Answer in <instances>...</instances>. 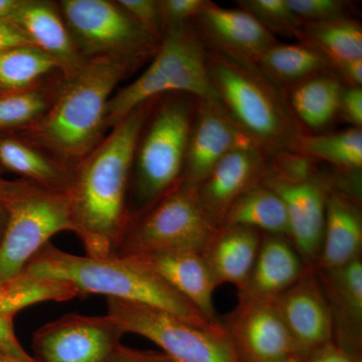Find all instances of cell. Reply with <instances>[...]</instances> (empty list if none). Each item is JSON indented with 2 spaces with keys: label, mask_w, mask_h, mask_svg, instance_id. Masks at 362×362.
Returning a JSON list of instances; mask_svg holds the SVG:
<instances>
[{
  "label": "cell",
  "mask_w": 362,
  "mask_h": 362,
  "mask_svg": "<svg viewBox=\"0 0 362 362\" xmlns=\"http://www.w3.org/2000/svg\"><path fill=\"white\" fill-rule=\"evenodd\" d=\"M199 100H171L159 109L136 148L135 202L146 211L182 180Z\"/></svg>",
  "instance_id": "cell-7"
},
{
  "label": "cell",
  "mask_w": 362,
  "mask_h": 362,
  "mask_svg": "<svg viewBox=\"0 0 362 362\" xmlns=\"http://www.w3.org/2000/svg\"><path fill=\"white\" fill-rule=\"evenodd\" d=\"M314 270L329 306L333 341L362 356L361 258L339 268Z\"/></svg>",
  "instance_id": "cell-18"
},
{
  "label": "cell",
  "mask_w": 362,
  "mask_h": 362,
  "mask_svg": "<svg viewBox=\"0 0 362 362\" xmlns=\"http://www.w3.org/2000/svg\"><path fill=\"white\" fill-rule=\"evenodd\" d=\"M18 4L20 0H0V20H6Z\"/></svg>",
  "instance_id": "cell-43"
},
{
  "label": "cell",
  "mask_w": 362,
  "mask_h": 362,
  "mask_svg": "<svg viewBox=\"0 0 362 362\" xmlns=\"http://www.w3.org/2000/svg\"><path fill=\"white\" fill-rule=\"evenodd\" d=\"M296 152L346 170H358L362 168L361 129L354 127L332 134H302Z\"/></svg>",
  "instance_id": "cell-30"
},
{
  "label": "cell",
  "mask_w": 362,
  "mask_h": 362,
  "mask_svg": "<svg viewBox=\"0 0 362 362\" xmlns=\"http://www.w3.org/2000/svg\"><path fill=\"white\" fill-rule=\"evenodd\" d=\"M207 68L221 106L243 134L264 153L296 152L301 131L277 85L256 64L211 49Z\"/></svg>",
  "instance_id": "cell-4"
},
{
  "label": "cell",
  "mask_w": 362,
  "mask_h": 362,
  "mask_svg": "<svg viewBox=\"0 0 362 362\" xmlns=\"http://www.w3.org/2000/svg\"><path fill=\"white\" fill-rule=\"evenodd\" d=\"M306 362H362V356L343 349L332 340L313 350Z\"/></svg>",
  "instance_id": "cell-39"
},
{
  "label": "cell",
  "mask_w": 362,
  "mask_h": 362,
  "mask_svg": "<svg viewBox=\"0 0 362 362\" xmlns=\"http://www.w3.org/2000/svg\"><path fill=\"white\" fill-rule=\"evenodd\" d=\"M304 39L320 49L334 64L362 59L361 23L345 18L326 23L303 25Z\"/></svg>",
  "instance_id": "cell-28"
},
{
  "label": "cell",
  "mask_w": 362,
  "mask_h": 362,
  "mask_svg": "<svg viewBox=\"0 0 362 362\" xmlns=\"http://www.w3.org/2000/svg\"><path fill=\"white\" fill-rule=\"evenodd\" d=\"M117 4L154 39H160L162 25L160 1L120 0Z\"/></svg>",
  "instance_id": "cell-35"
},
{
  "label": "cell",
  "mask_w": 362,
  "mask_h": 362,
  "mask_svg": "<svg viewBox=\"0 0 362 362\" xmlns=\"http://www.w3.org/2000/svg\"><path fill=\"white\" fill-rule=\"evenodd\" d=\"M7 20L13 23L30 45L51 57L65 78L75 74L86 59L71 37L65 21L51 4L20 0Z\"/></svg>",
  "instance_id": "cell-19"
},
{
  "label": "cell",
  "mask_w": 362,
  "mask_h": 362,
  "mask_svg": "<svg viewBox=\"0 0 362 362\" xmlns=\"http://www.w3.org/2000/svg\"><path fill=\"white\" fill-rule=\"evenodd\" d=\"M263 233L243 226H221L202 251L218 285L244 291L256 261Z\"/></svg>",
  "instance_id": "cell-22"
},
{
  "label": "cell",
  "mask_w": 362,
  "mask_h": 362,
  "mask_svg": "<svg viewBox=\"0 0 362 362\" xmlns=\"http://www.w3.org/2000/svg\"><path fill=\"white\" fill-rule=\"evenodd\" d=\"M77 296H80L78 290L71 283L23 271L0 285V313L13 318L25 307L45 301H66Z\"/></svg>",
  "instance_id": "cell-27"
},
{
  "label": "cell",
  "mask_w": 362,
  "mask_h": 362,
  "mask_svg": "<svg viewBox=\"0 0 362 362\" xmlns=\"http://www.w3.org/2000/svg\"><path fill=\"white\" fill-rule=\"evenodd\" d=\"M62 13L85 58L115 54L137 61L156 52L157 40L118 4L106 0H64Z\"/></svg>",
  "instance_id": "cell-10"
},
{
  "label": "cell",
  "mask_w": 362,
  "mask_h": 362,
  "mask_svg": "<svg viewBox=\"0 0 362 362\" xmlns=\"http://www.w3.org/2000/svg\"><path fill=\"white\" fill-rule=\"evenodd\" d=\"M0 362H23L18 361V359L11 358V357L4 356L0 354Z\"/></svg>",
  "instance_id": "cell-46"
},
{
  "label": "cell",
  "mask_w": 362,
  "mask_h": 362,
  "mask_svg": "<svg viewBox=\"0 0 362 362\" xmlns=\"http://www.w3.org/2000/svg\"><path fill=\"white\" fill-rule=\"evenodd\" d=\"M252 63L272 82L292 84L328 73L332 64L320 49L310 44H275L266 49Z\"/></svg>",
  "instance_id": "cell-24"
},
{
  "label": "cell",
  "mask_w": 362,
  "mask_h": 362,
  "mask_svg": "<svg viewBox=\"0 0 362 362\" xmlns=\"http://www.w3.org/2000/svg\"><path fill=\"white\" fill-rule=\"evenodd\" d=\"M287 4L303 25L345 18L349 6V2L341 0H287Z\"/></svg>",
  "instance_id": "cell-34"
},
{
  "label": "cell",
  "mask_w": 362,
  "mask_h": 362,
  "mask_svg": "<svg viewBox=\"0 0 362 362\" xmlns=\"http://www.w3.org/2000/svg\"><path fill=\"white\" fill-rule=\"evenodd\" d=\"M263 182L282 199L289 240L306 265H314L322 246L328 189L315 178L286 181L266 173Z\"/></svg>",
  "instance_id": "cell-15"
},
{
  "label": "cell",
  "mask_w": 362,
  "mask_h": 362,
  "mask_svg": "<svg viewBox=\"0 0 362 362\" xmlns=\"http://www.w3.org/2000/svg\"><path fill=\"white\" fill-rule=\"evenodd\" d=\"M102 362H175L164 352L130 349L120 344Z\"/></svg>",
  "instance_id": "cell-38"
},
{
  "label": "cell",
  "mask_w": 362,
  "mask_h": 362,
  "mask_svg": "<svg viewBox=\"0 0 362 362\" xmlns=\"http://www.w3.org/2000/svg\"><path fill=\"white\" fill-rule=\"evenodd\" d=\"M6 181L2 180L1 178H0V237H1L2 228H4V192H6Z\"/></svg>",
  "instance_id": "cell-44"
},
{
  "label": "cell",
  "mask_w": 362,
  "mask_h": 362,
  "mask_svg": "<svg viewBox=\"0 0 362 362\" xmlns=\"http://www.w3.org/2000/svg\"><path fill=\"white\" fill-rule=\"evenodd\" d=\"M30 45L20 28L9 20H0V52L18 45Z\"/></svg>",
  "instance_id": "cell-41"
},
{
  "label": "cell",
  "mask_w": 362,
  "mask_h": 362,
  "mask_svg": "<svg viewBox=\"0 0 362 362\" xmlns=\"http://www.w3.org/2000/svg\"><path fill=\"white\" fill-rule=\"evenodd\" d=\"M49 105L39 90L26 89L0 94V130L35 124L45 115Z\"/></svg>",
  "instance_id": "cell-32"
},
{
  "label": "cell",
  "mask_w": 362,
  "mask_h": 362,
  "mask_svg": "<svg viewBox=\"0 0 362 362\" xmlns=\"http://www.w3.org/2000/svg\"><path fill=\"white\" fill-rule=\"evenodd\" d=\"M250 142L218 102L199 101L188 141L183 182L199 187L226 154Z\"/></svg>",
  "instance_id": "cell-16"
},
{
  "label": "cell",
  "mask_w": 362,
  "mask_h": 362,
  "mask_svg": "<svg viewBox=\"0 0 362 362\" xmlns=\"http://www.w3.org/2000/svg\"><path fill=\"white\" fill-rule=\"evenodd\" d=\"M59 69L58 64L33 45H18L0 52V90L30 89L45 74Z\"/></svg>",
  "instance_id": "cell-29"
},
{
  "label": "cell",
  "mask_w": 362,
  "mask_h": 362,
  "mask_svg": "<svg viewBox=\"0 0 362 362\" xmlns=\"http://www.w3.org/2000/svg\"><path fill=\"white\" fill-rule=\"evenodd\" d=\"M276 362H306V358H304V357H301L299 356H292L289 357H286V358L281 359V361H278Z\"/></svg>",
  "instance_id": "cell-45"
},
{
  "label": "cell",
  "mask_w": 362,
  "mask_h": 362,
  "mask_svg": "<svg viewBox=\"0 0 362 362\" xmlns=\"http://www.w3.org/2000/svg\"><path fill=\"white\" fill-rule=\"evenodd\" d=\"M0 237V285L21 274L56 233L74 232L66 188L6 181Z\"/></svg>",
  "instance_id": "cell-6"
},
{
  "label": "cell",
  "mask_w": 362,
  "mask_h": 362,
  "mask_svg": "<svg viewBox=\"0 0 362 362\" xmlns=\"http://www.w3.org/2000/svg\"><path fill=\"white\" fill-rule=\"evenodd\" d=\"M362 218L358 202L349 194L328 190L322 246L313 266L330 270L361 258Z\"/></svg>",
  "instance_id": "cell-21"
},
{
  "label": "cell",
  "mask_w": 362,
  "mask_h": 362,
  "mask_svg": "<svg viewBox=\"0 0 362 362\" xmlns=\"http://www.w3.org/2000/svg\"><path fill=\"white\" fill-rule=\"evenodd\" d=\"M218 228L202 206L197 187L181 180L129 221L115 256L133 257L165 250L202 252Z\"/></svg>",
  "instance_id": "cell-8"
},
{
  "label": "cell",
  "mask_w": 362,
  "mask_h": 362,
  "mask_svg": "<svg viewBox=\"0 0 362 362\" xmlns=\"http://www.w3.org/2000/svg\"><path fill=\"white\" fill-rule=\"evenodd\" d=\"M289 331L299 356L306 358L313 350L333 340L329 306L313 267L274 299Z\"/></svg>",
  "instance_id": "cell-13"
},
{
  "label": "cell",
  "mask_w": 362,
  "mask_h": 362,
  "mask_svg": "<svg viewBox=\"0 0 362 362\" xmlns=\"http://www.w3.org/2000/svg\"><path fill=\"white\" fill-rule=\"evenodd\" d=\"M0 163L7 170L45 187L66 188L68 185L56 164L21 140L0 138Z\"/></svg>",
  "instance_id": "cell-31"
},
{
  "label": "cell",
  "mask_w": 362,
  "mask_h": 362,
  "mask_svg": "<svg viewBox=\"0 0 362 362\" xmlns=\"http://www.w3.org/2000/svg\"><path fill=\"white\" fill-rule=\"evenodd\" d=\"M23 271L75 286L78 295L98 294L148 305L185 322L223 335L187 298L132 257L93 258L62 251L51 243L40 250Z\"/></svg>",
  "instance_id": "cell-2"
},
{
  "label": "cell",
  "mask_w": 362,
  "mask_h": 362,
  "mask_svg": "<svg viewBox=\"0 0 362 362\" xmlns=\"http://www.w3.org/2000/svg\"><path fill=\"white\" fill-rule=\"evenodd\" d=\"M240 8L252 14L272 33H289L303 37V23L293 13L287 0H246Z\"/></svg>",
  "instance_id": "cell-33"
},
{
  "label": "cell",
  "mask_w": 362,
  "mask_h": 362,
  "mask_svg": "<svg viewBox=\"0 0 362 362\" xmlns=\"http://www.w3.org/2000/svg\"><path fill=\"white\" fill-rule=\"evenodd\" d=\"M343 89L334 76L321 74L293 86L288 106L306 127L322 129L339 113Z\"/></svg>",
  "instance_id": "cell-26"
},
{
  "label": "cell",
  "mask_w": 362,
  "mask_h": 362,
  "mask_svg": "<svg viewBox=\"0 0 362 362\" xmlns=\"http://www.w3.org/2000/svg\"><path fill=\"white\" fill-rule=\"evenodd\" d=\"M132 258L160 276L173 289L194 305L209 322L221 327L214 303V291L220 285L202 252L165 250L138 255Z\"/></svg>",
  "instance_id": "cell-17"
},
{
  "label": "cell",
  "mask_w": 362,
  "mask_h": 362,
  "mask_svg": "<svg viewBox=\"0 0 362 362\" xmlns=\"http://www.w3.org/2000/svg\"><path fill=\"white\" fill-rule=\"evenodd\" d=\"M13 318L0 313V354L23 362H40L30 356L14 334Z\"/></svg>",
  "instance_id": "cell-37"
},
{
  "label": "cell",
  "mask_w": 362,
  "mask_h": 362,
  "mask_svg": "<svg viewBox=\"0 0 362 362\" xmlns=\"http://www.w3.org/2000/svg\"><path fill=\"white\" fill-rule=\"evenodd\" d=\"M107 315L125 333L151 340L175 362H238L223 335L148 305L107 298Z\"/></svg>",
  "instance_id": "cell-9"
},
{
  "label": "cell",
  "mask_w": 362,
  "mask_h": 362,
  "mask_svg": "<svg viewBox=\"0 0 362 362\" xmlns=\"http://www.w3.org/2000/svg\"><path fill=\"white\" fill-rule=\"evenodd\" d=\"M133 63L115 54L86 59L65 78L45 115L33 124V137L66 160L85 158L99 144L112 92Z\"/></svg>",
  "instance_id": "cell-3"
},
{
  "label": "cell",
  "mask_w": 362,
  "mask_h": 362,
  "mask_svg": "<svg viewBox=\"0 0 362 362\" xmlns=\"http://www.w3.org/2000/svg\"><path fill=\"white\" fill-rule=\"evenodd\" d=\"M164 30L156 58L147 70L109 101L106 127H115L136 109L165 93H182L199 101L218 102L207 68L204 40L188 23Z\"/></svg>",
  "instance_id": "cell-5"
},
{
  "label": "cell",
  "mask_w": 362,
  "mask_h": 362,
  "mask_svg": "<svg viewBox=\"0 0 362 362\" xmlns=\"http://www.w3.org/2000/svg\"><path fill=\"white\" fill-rule=\"evenodd\" d=\"M149 103L117 124L110 135L82 159L66 185L73 233L82 242L87 256H115L129 223L128 180Z\"/></svg>",
  "instance_id": "cell-1"
},
{
  "label": "cell",
  "mask_w": 362,
  "mask_h": 362,
  "mask_svg": "<svg viewBox=\"0 0 362 362\" xmlns=\"http://www.w3.org/2000/svg\"><path fill=\"white\" fill-rule=\"evenodd\" d=\"M266 173L264 152L252 142L226 154L197 187L202 206L214 225L221 228L230 207L259 185Z\"/></svg>",
  "instance_id": "cell-14"
},
{
  "label": "cell",
  "mask_w": 362,
  "mask_h": 362,
  "mask_svg": "<svg viewBox=\"0 0 362 362\" xmlns=\"http://www.w3.org/2000/svg\"><path fill=\"white\" fill-rule=\"evenodd\" d=\"M339 112L356 128L362 125V90L361 87H349L343 89L340 99Z\"/></svg>",
  "instance_id": "cell-40"
},
{
  "label": "cell",
  "mask_w": 362,
  "mask_h": 362,
  "mask_svg": "<svg viewBox=\"0 0 362 362\" xmlns=\"http://www.w3.org/2000/svg\"><path fill=\"white\" fill-rule=\"evenodd\" d=\"M238 298L237 306L220 320L238 362H276L298 356L274 299L242 292Z\"/></svg>",
  "instance_id": "cell-11"
},
{
  "label": "cell",
  "mask_w": 362,
  "mask_h": 362,
  "mask_svg": "<svg viewBox=\"0 0 362 362\" xmlns=\"http://www.w3.org/2000/svg\"><path fill=\"white\" fill-rule=\"evenodd\" d=\"M221 226H243L263 235H283L289 239L284 202L263 181L235 202Z\"/></svg>",
  "instance_id": "cell-25"
},
{
  "label": "cell",
  "mask_w": 362,
  "mask_h": 362,
  "mask_svg": "<svg viewBox=\"0 0 362 362\" xmlns=\"http://www.w3.org/2000/svg\"><path fill=\"white\" fill-rule=\"evenodd\" d=\"M307 267L287 237L263 235L251 276L242 293L275 299L301 278Z\"/></svg>",
  "instance_id": "cell-23"
},
{
  "label": "cell",
  "mask_w": 362,
  "mask_h": 362,
  "mask_svg": "<svg viewBox=\"0 0 362 362\" xmlns=\"http://www.w3.org/2000/svg\"><path fill=\"white\" fill-rule=\"evenodd\" d=\"M209 1L204 0H165L160 1L163 30L171 25L187 23L197 18Z\"/></svg>",
  "instance_id": "cell-36"
},
{
  "label": "cell",
  "mask_w": 362,
  "mask_h": 362,
  "mask_svg": "<svg viewBox=\"0 0 362 362\" xmlns=\"http://www.w3.org/2000/svg\"><path fill=\"white\" fill-rule=\"evenodd\" d=\"M195 20L199 21L202 40L214 49L254 62L275 44L273 33L244 9L223 8L209 2Z\"/></svg>",
  "instance_id": "cell-20"
},
{
  "label": "cell",
  "mask_w": 362,
  "mask_h": 362,
  "mask_svg": "<svg viewBox=\"0 0 362 362\" xmlns=\"http://www.w3.org/2000/svg\"><path fill=\"white\" fill-rule=\"evenodd\" d=\"M332 68H335V70L338 71L340 77L350 87H361L362 59H350V61L334 64Z\"/></svg>",
  "instance_id": "cell-42"
},
{
  "label": "cell",
  "mask_w": 362,
  "mask_h": 362,
  "mask_svg": "<svg viewBox=\"0 0 362 362\" xmlns=\"http://www.w3.org/2000/svg\"><path fill=\"white\" fill-rule=\"evenodd\" d=\"M125 334L110 316L71 313L35 331L33 346L40 362H102Z\"/></svg>",
  "instance_id": "cell-12"
}]
</instances>
